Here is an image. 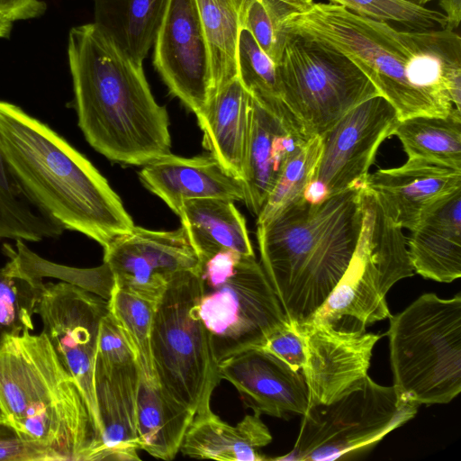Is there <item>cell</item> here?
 I'll list each match as a JSON object with an SVG mask.
<instances>
[{"mask_svg": "<svg viewBox=\"0 0 461 461\" xmlns=\"http://www.w3.org/2000/svg\"><path fill=\"white\" fill-rule=\"evenodd\" d=\"M283 29L321 40L346 55L396 110L399 119L461 109V39L451 29L399 30L332 3L290 11Z\"/></svg>", "mask_w": 461, "mask_h": 461, "instance_id": "obj_1", "label": "cell"}, {"mask_svg": "<svg viewBox=\"0 0 461 461\" xmlns=\"http://www.w3.org/2000/svg\"><path fill=\"white\" fill-rule=\"evenodd\" d=\"M68 59L77 124L94 149L133 166L171 153L168 113L155 100L142 65L94 23L71 28Z\"/></svg>", "mask_w": 461, "mask_h": 461, "instance_id": "obj_2", "label": "cell"}, {"mask_svg": "<svg viewBox=\"0 0 461 461\" xmlns=\"http://www.w3.org/2000/svg\"><path fill=\"white\" fill-rule=\"evenodd\" d=\"M0 149L27 201L64 230L108 246L135 226L95 167L48 124L0 100Z\"/></svg>", "mask_w": 461, "mask_h": 461, "instance_id": "obj_3", "label": "cell"}, {"mask_svg": "<svg viewBox=\"0 0 461 461\" xmlns=\"http://www.w3.org/2000/svg\"><path fill=\"white\" fill-rule=\"evenodd\" d=\"M364 187L318 204L302 198L257 224L260 265L290 323L310 319L345 272L361 229Z\"/></svg>", "mask_w": 461, "mask_h": 461, "instance_id": "obj_4", "label": "cell"}, {"mask_svg": "<svg viewBox=\"0 0 461 461\" xmlns=\"http://www.w3.org/2000/svg\"><path fill=\"white\" fill-rule=\"evenodd\" d=\"M0 424L68 461H86L98 440L78 384L43 331H25L0 348Z\"/></svg>", "mask_w": 461, "mask_h": 461, "instance_id": "obj_5", "label": "cell"}, {"mask_svg": "<svg viewBox=\"0 0 461 461\" xmlns=\"http://www.w3.org/2000/svg\"><path fill=\"white\" fill-rule=\"evenodd\" d=\"M393 387L417 404H445L461 392V296L420 295L389 318Z\"/></svg>", "mask_w": 461, "mask_h": 461, "instance_id": "obj_6", "label": "cell"}, {"mask_svg": "<svg viewBox=\"0 0 461 461\" xmlns=\"http://www.w3.org/2000/svg\"><path fill=\"white\" fill-rule=\"evenodd\" d=\"M198 314L219 363L267 339L289 321L255 256L220 251L200 261Z\"/></svg>", "mask_w": 461, "mask_h": 461, "instance_id": "obj_7", "label": "cell"}, {"mask_svg": "<svg viewBox=\"0 0 461 461\" xmlns=\"http://www.w3.org/2000/svg\"><path fill=\"white\" fill-rule=\"evenodd\" d=\"M361 199V229L349 263L328 298L308 319L345 330L366 331V326L389 318L387 292L414 272L402 229L365 187Z\"/></svg>", "mask_w": 461, "mask_h": 461, "instance_id": "obj_8", "label": "cell"}, {"mask_svg": "<svg viewBox=\"0 0 461 461\" xmlns=\"http://www.w3.org/2000/svg\"><path fill=\"white\" fill-rule=\"evenodd\" d=\"M276 71L282 100L305 140L321 136L349 110L381 95L346 55L303 32L283 29Z\"/></svg>", "mask_w": 461, "mask_h": 461, "instance_id": "obj_9", "label": "cell"}, {"mask_svg": "<svg viewBox=\"0 0 461 461\" xmlns=\"http://www.w3.org/2000/svg\"><path fill=\"white\" fill-rule=\"evenodd\" d=\"M197 269L183 272L169 282L157 303L151 334L159 384L172 401L194 415L211 409L212 393L221 380L198 314Z\"/></svg>", "mask_w": 461, "mask_h": 461, "instance_id": "obj_10", "label": "cell"}, {"mask_svg": "<svg viewBox=\"0 0 461 461\" xmlns=\"http://www.w3.org/2000/svg\"><path fill=\"white\" fill-rule=\"evenodd\" d=\"M419 404L398 398L368 375L332 402L309 406L294 448L273 460L332 461L353 457L411 420Z\"/></svg>", "mask_w": 461, "mask_h": 461, "instance_id": "obj_11", "label": "cell"}, {"mask_svg": "<svg viewBox=\"0 0 461 461\" xmlns=\"http://www.w3.org/2000/svg\"><path fill=\"white\" fill-rule=\"evenodd\" d=\"M107 312V300L69 282L44 283L36 309L42 322V331L84 395L98 440L101 427L94 388V368L100 324Z\"/></svg>", "mask_w": 461, "mask_h": 461, "instance_id": "obj_12", "label": "cell"}, {"mask_svg": "<svg viewBox=\"0 0 461 461\" xmlns=\"http://www.w3.org/2000/svg\"><path fill=\"white\" fill-rule=\"evenodd\" d=\"M104 250L114 286L156 305L173 278L200 265L182 227L164 231L134 226Z\"/></svg>", "mask_w": 461, "mask_h": 461, "instance_id": "obj_13", "label": "cell"}, {"mask_svg": "<svg viewBox=\"0 0 461 461\" xmlns=\"http://www.w3.org/2000/svg\"><path fill=\"white\" fill-rule=\"evenodd\" d=\"M400 119L382 95L357 104L321 135L322 150L314 178L330 195L352 186H365L368 171L382 142Z\"/></svg>", "mask_w": 461, "mask_h": 461, "instance_id": "obj_14", "label": "cell"}, {"mask_svg": "<svg viewBox=\"0 0 461 461\" xmlns=\"http://www.w3.org/2000/svg\"><path fill=\"white\" fill-rule=\"evenodd\" d=\"M153 65L174 96L195 116L203 112L212 79L195 0H169L154 41Z\"/></svg>", "mask_w": 461, "mask_h": 461, "instance_id": "obj_15", "label": "cell"}, {"mask_svg": "<svg viewBox=\"0 0 461 461\" xmlns=\"http://www.w3.org/2000/svg\"><path fill=\"white\" fill-rule=\"evenodd\" d=\"M295 326L304 341L305 363L301 372L309 406L332 402L367 375L373 348L382 335L339 330L312 320Z\"/></svg>", "mask_w": 461, "mask_h": 461, "instance_id": "obj_16", "label": "cell"}, {"mask_svg": "<svg viewBox=\"0 0 461 461\" xmlns=\"http://www.w3.org/2000/svg\"><path fill=\"white\" fill-rule=\"evenodd\" d=\"M221 379L230 382L253 412L280 419L303 415L309 407L302 372L293 370L278 357L253 347L218 363Z\"/></svg>", "mask_w": 461, "mask_h": 461, "instance_id": "obj_17", "label": "cell"}, {"mask_svg": "<svg viewBox=\"0 0 461 461\" xmlns=\"http://www.w3.org/2000/svg\"><path fill=\"white\" fill-rule=\"evenodd\" d=\"M365 188L402 229L412 230L440 199L461 189V170L420 158L368 174Z\"/></svg>", "mask_w": 461, "mask_h": 461, "instance_id": "obj_18", "label": "cell"}, {"mask_svg": "<svg viewBox=\"0 0 461 461\" xmlns=\"http://www.w3.org/2000/svg\"><path fill=\"white\" fill-rule=\"evenodd\" d=\"M142 184L176 214L188 200L245 199L242 180L230 174L212 156L183 158L168 154L144 165Z\"/></svg>", "mask_w": 461, "mask_h": 461, "instance_id": "obj_19", "label": "cell"}, {"mask_svg": "<svg viewBox=\"0 0 461 461\" xmlns=\"http://www.w3.org/2000/svg\"><path fill=\"white\" fill-rule=\"evenodd\" d=\"M411 231L407 248L416 273L441 283L461 276V189L437 202Z\"/></svg>", "mask_w": 461, "mask_h": 461, "instance_id": "obj_20", "label": "cell"}, {"mask_svg": "<svg viewBox=\"0 0 461 461\" xmlns=\"http://www.w3.org/2000/svg\"><path fill=\"white\" fill-rule=\"evenodd\" d=\"M251 116V95L239 77L215 89L197 115L203 145L230 174L242 180Z\"/></svg>", "mask_w": 461, "mask_h": 461, "instance_id": "obj_21", "label": "cell"}, {"mask_svg": "<svg viewBox=\"0 0 461 461\" xmlns=\"http://www.w3.org/2000/svg\"><path fill=\"white\" fill-rule=\"evenodd\" d=\"M260 414H247L237 425L220 419L212 409L194 416L182 442L183 455L198 459L262 461L259 449L272 441Z\"/></svg>", "mask_w": 461, "mask_h": 461, "instance_id": "obj_22", "label": "cell"}, {"mask_svg": "<svg viewBox=\"0 0 461 461\" xmlns=\"http://www.w3.org/2000/svg\"><path fill=\"white\" fill-rule=\"evenodd\" d=\"M178 216L200 261L223 250L255 256L245 218L233 201L221 198L188 200L182 204Z\"/></svg>", "mask_w": 461, "mask_h": 461, "instance_id": "obj_23", "label": "cell"}, {"mask_svg": "<svg viewBox=\"0 0 461 461\" xmlns=\"http://www.w3.org/2000/svg\"><path fill=\"white\" fill-rule=\"evenodd\" d=\"M3 244L9 260L0 267V348L10 338L33 330L32 316L43 289V275L34 253L23 240Z\"/></svg>", "mask_w": 461, "mask_h": 461, "instance_id": "obj_24", "label": "cell"}, {"mask_svg": "<svg viewBox=\"0 0 461 461\" xmlns=\"http://www.w3.org/2000/svg\"><path fill=\"white\" fill-rule=\"evenodd\" d=\"M194 414L172 401L157 377L140 372L136 402V428L140 450L164 460L180 451Z\"/></svg>", "mask_w": 461, "mask_h": 461, "instance_id": "obj_25", "label": "cell"}, {"mask_svg": "<svg viewBox=\"0 0 461 461\" xmlns=\"http://www.w3.org/2000/svg\"><path fill=\"white\" fill-rule=\"evenodd\" d=\"M169 0H93L94 23L125 55L142 65Z\"/></svg>", "mask_w": 461, "mask_h": 461, "instance_id": "obj_26", "label": "cell"}, {"mask_svg": "<svg viewBox=\"0 0 461 461\" xmlns=\"http://www.w3.org/2000/svg\"><path fill=\"white\" fill-rule=\"evenodd\" d=\"M283 131L288 132L273 113L251 96L250 127L242 182L244 202L257 216L281 173L273 158L272 140L276 134Z\"/></svg>", "mask_w": 461, "mask_h": 461, "instance_id": "obj_27", "label": "cell"}, {"mask_svg": "<svg viewBox=\"0 0 461 461\" xmlns=\"http://www.w3.org/2000/svg\"><path fill=\"white\" fill-rule=\"evenodd\" d=\"M249 1L195 0L210 54V95L238 77V43Z\"/></svg>", "mask_w": 461, "mask_h": 461, "instance_id": "obj_28", "label": "cell"}, {"mask_svg": "<svg viewBox=\"0 0 461 461\" xmlns=\"http://www.w3.org/2000/svg\"><path fill=\"white\" fill-rule=\"evenodd\" d=\"M393 135L408 158L433 160L461 170V111L447 116L418 115L399 121Z\"/></svg>", "mask_w": 461, "mask_h": 461, "instance_id": "obj_29", "label": "cell"}, {"mask_svg": "<svg viewBox=\"0 0 461 461\" xmlns=\"http://www.w3.org/2000/svg\"><path fill=\"white\" fill-rule=\"evenodd\" d=\"M64 230L40 213L24 197L0 149V239L39 242Z\"/></svg>", "mask_w": 461, "mask_h": 461, "instance_id": "obj_30", "label": "cell"}, {"mask_svg": "<svg viewBox=\"0 0 461 461\" xmlns=\"http://www.w3.org/2000/svg\"><path fill=\"white\" fill-rule=\"evenodd\" d=\"M321 150V136H315L286 160L257 216V224L271 220L303 198L306 185L314 178Z\"/></svg>", "mask_w": 461, "mask_h": 461, "instance_id": "obj_31", "label": "cell"}, {"mask_svg": "<svg viewBox=\"0 0 461 461\" xmlns=\"http://www.w3.org/2000/svg\"><path fill=\"white\" fill-rule=\"evenodd\" d=\"M156 306L146 299L115 286L107 300L108 312L133 348L140 372L149 377H156L151 352Z\"/></svg>", "mask_w": 461, "mask_h": 461, "instance_id": "obj_32", "label": "cell"}, {"mask_svg": "<svg viewBox=\"0 0 461 461\" xmlns=\"http://www.w3.org/2000/svg\"><path fill=\"white\" fill-rule=\"evenodd\" d=\"M339 5L376 21L397 23L403 30L447 29V19L443 13L404 0H341Z\"/></svg>", "mask_w": 461, "mask_h": 461, "instance_id": "obj_33", "label": "cell"}, {"mask_svg": "<svg viewBox=\"0 0 461 461\" xmlns=\"http://www.w3.org/2000/svg\"><path fill=\"white\" fill-rule=\"evenodd\" d=\"M292 11L276 0H249L243 14L242 28L248 30L276 65L283 44V17Z\"/></svg>", "mask_w": 461, "mask_h": 461, "instance_id": "obj_34", "label": "cell"}, {"mask_svg": "<svg viewBox=\"0 0 461 461\" xmlns=\"http://www.w3.org/2000/svg\"><path fill=\"white\" fill-rule=\"evenodd\" d=\"M0 461H68L47 446L20 438L11 428L0 425Z\"/></svg>", "mask_w": 461, "mask_h": 461, "instance_id": "obj_35", "label": "cell"}, {"mask_svg": "<svg viewBox=\"0 0 461 461\" xmlns=\"http://www.w3.org/2000/svg\"><path fill=\"white\" fill-rule=\"evenodd\" d=\"M262 348L293 370L300 371L304 366V341L297 327L293 323L289 322L274 332Z\"/></svg>", "mask_w": 461, "mask_h": 461, "instance_id": "obj_36", "label": "cell"}, {"mask_svg": "<svg viewBox=\"0 0 461 461\" xmlns=\"http://www.w3.org/2000/svg\"><path fill=\"white\" fill-rule=\"evenodd\" d=\"M330 196L327 185L317 178L312 179L306 185L303 198L311 204H318Z\"/></svg>", "mask_w": 461, "mask_h": 461, "instance_id": "obj_37", "label": "cell"}, {"mask_svg": "<svg viewBox=\"0 0 461 461\" xmlns=\"http://www.w3.org/2000/svg\"><path fill=\"white\" fill-rule=\"evenodd\" d=\"M447 19V29L458 27L461 19V0H438Z\"/></svg>", "mask_w": 461, "mask_h": 461, "instance_id": "obj_38", "label": "cell"}, {"mask_svg": "<svg viewBox=\"0 0 461 461\" xmlns=\"http://www.w3.org/2000/svg\"><path fill=\"white\" fill-rule=\"evenodd\" d=\"M285 5H286L289 9L295 12H303L309 9L312 4L313 0H276Z\"/></svg>", "mask_w": 461, "mask_h": 461, "instance_id": "obj_39", "label": "cell"}, {"mask_svg": "<svg viewBox=\"0 0 461 461\" xmlns=\"http://www.w3.org/2000/svg\"><path fill=\"white\" fill-rule=\"evenodd\" d=\"M13 27V22L0 14V39L8 38Z\"/></svg>", "mask_w": 461, "mask_h": 461, "instance_id": "obj_40", "label": "cell"}, {"mask_svg": "<svg viewBox=\"0 0 461 461\" xmlns=\"http://www.w3.org/2000/svg\"><path fill=\"white\" fill-rule=\"evenodd\" d=\"M404 1H407V2H410V3H413V4H416V5H424L425 4L432 1V0H404Z\"/></svg>", "mask_w": 461, "mask_h": 461, "instance_id": "obj_41", "label": "cell"}, {"mask_svg": "<svg viewBox=\"0 0 461 461\" xmlns=\"http://www.w3.org/2000/svg\"><path fill=\"white\" fill-rule=\"evenodd\" d=\"M330 3H332V4H336V5H339L341 0H329Z\"/></svg>", "mask_w": 461, "mask_h": 461, "instance_id": "obj_42", "label": "cell"}, {"mask_svg": "<svg viewBox=\"0 0 461 461\" xmlns=\"http://www.w3.org/2000/svg\"><path fill=\"white\" fill-rule=\"evenodd\" d=\"M0 416H1V411H0ZM1 425V424H0Z\"/></svg>", "mask_w": 461, "mask_h": 461, "instance_id": "obj_43", "label": "cell"}]
</instances>
